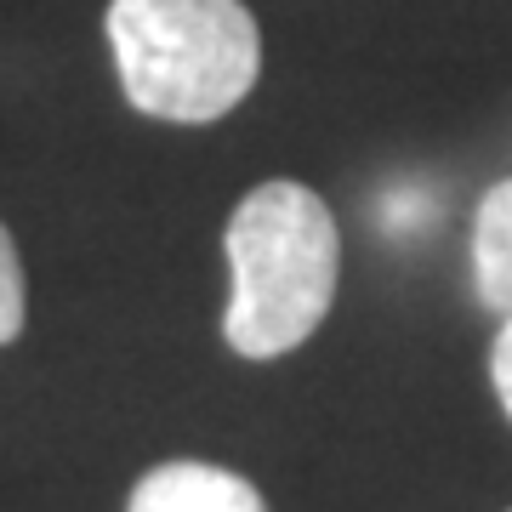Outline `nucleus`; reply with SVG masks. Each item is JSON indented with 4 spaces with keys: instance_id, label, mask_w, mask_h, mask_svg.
<instances>
[{
    "instance_id": "f257e3e1",
    "label": "nucleus",
    "mask_w": 512,
    "mask_h": 512,
    "mask_svg": "<svg viewBox=\"0 0 512 512\" xmlns=\"http://www.w3.org/2000/svg\"><path fill=\"white\" fill-rule=\"evenodd\" d=\"M234 291L222 336L239 359H285L325 325L342 274V239L330 205L308 183L274 177L251 188L222 234Z\"/></svg>"
},
{
    "instance_id": "f03ea898",
    "label": "nucleus",
    "mask_w": 512,
    "mask_h": 512,
    "mask_svg": "<svg viewBox=\"0 0 512 512\" xmlns=\"http://www.w3.org/2000/svg\"><path fill=\"white\" fill-rule=\"evenodd\" d=\"M120 92L137 114L211 126L262 80V29L245 0H109Z\"/></svg>"
},
{
    "instance_id": "7ed1b4c3",
    "label": "nucleus",
    "mask_w": 512,
    "mask_h": 512,
    "mask_svg": "<svg viewBox=\"0 0 512 512\" xmlns=\"http://www.w3.org/2000/svg\"><path fill=\"white\" fill-rule=\"evenodd\" d=\"M126 512H268V501L217 461H165L137 478Z\"/></svg>"
},
{
    "instance_id": "20e7f679",
    "label": "nucleus",
    "mask_w": 512,
    "mask_h": 512,
    "mask_svg": "<svg viewBox=\"0 0 512 512\" xmlns=\"http://www.w3.org/2000/svg\"><path fill=\"white\" fill-rule=\"evenodd\" d=\"M473 296L495 319H512V177L478 200L473 217Z\"/></svg>"
},
{
    "instance_id": "39448f33",
    "label": "nucleus",
    "mask_w": 512,
    "mask_h": 512,
    "mask_svg": "<svg viewBox=\"0 0 512 512\" xmlns=\"http://www.w3.org/2000/svg\"><path fill=\"white\" fill-rule=\"evenodd\" d=\"M23 319H29V291H23L18 239L6 234V222H0V348L23 336Z\"/></svg>"
},
{
    "instance_id": "423d86ee",
    "label": "nucleus",
    "mask_w": 512,
    "mask_h": 512,
    "mask_svg": "<svg viewBox=\"0 0 512 512\" xmlns=\"http://www.w3.org/2000/svg\"><path fill=\"white\" fill-rule=\"evenodd\" d=\"M490 382H495V399H501V410H507V421H512V319H501V330H495Z\"/></svg>"
}]
</instances>
